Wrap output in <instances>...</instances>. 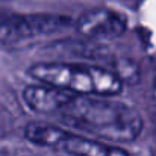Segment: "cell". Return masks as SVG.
Instances as JSON below:
<instances>
[{
    "mask_svg": "<svg viewBox=\"0 0 156 156\" xmlns=\"http://www.w3.org/2000/svg\"><path fill=\"white\" fill-rule=\"evenodd\" d=\"M58 115L80 132L118 144L135 141L144 127L135 108L108 96H76Z\"/></svg>",
    "mask_w": 156,
    "mask_h": 156,
    "instance_id": "6da1fadb",
    "label": "cell"
},
{
    "mask_svg": "<svg viewBox=\"0 0 156 156\" xmlns=\"http://www.w3.org/2000/svg\"><path fill=\"white\" fill-rule=\"evenodd\" d=\"M29 74L40 83L67 90L76 96L114 97L123 91L124 83L111 70L97 65L74 62H37L29 67Z\"/></svg>",
    "mask_w": 156,
    "mask_h": 156,
    "instance_id": "7a4b0ae2",
    "label": "cell"
},
{
    "mask_svg": "<svg viewBox=\"0 0 156 156\" xmlns=\"http://www.w3.org/2000/svg\"><path fill=\"white\" fill-rule=\"evenodd\" d=\"M24 136L37 146L59 149L71 156H129L126 150L120 147H114L96 138H87L46 123L27 124Z\"/></svg>",
    "mask_w": 156,
    "mask_h": 156,
    "instance_id": "3957f363",
    "label": "cell"
},
{
    "mask_svg": "<svg viewBox=\"0 0 156 156\" xmlns=\"http://www.w3.org/2000/svg\"><path fill=\"white\" fill-rule=\"evenodd\" d=\"M73 26V20L59 14H18L0 9V44L14 46L21 41L49 37Z\"/></svg>",
    "mask_w": 156,
    "mask_h": 156,
    "instance_id": "277c9868",
    "label": "cell"
},
{
    "mask_svg": "<svg viewBox=\"0 0 156 156\" xmlns=\"http://www.w3.org/2000/svg\"><path fill=\"white\" fill-rule=\"evenodd\" d=\"M79 35L93 40H111L121 37L127 23L123 15L108 8H93L82 12L74 21Z\"/></svg>",
    "mask_w": 156,
    "mask_h": 156,
    "instance_id": "5b68a950",
    "label": "cell"
},
{
    "mask_svg": "<svg viewBox=\"0 0 156 156\" xmlns=\"http://www.w3.org/2000/svg\"><path fill=\"white\" fill-rule=\"evenodd\" d=\"M74 97L76 94L47 83L29 85L23 90L26 106L38 114H59Z\"/></svg>",
    "mask_w": 156,
    "mask_h": 156,
    "instance_id": "8992f818",
    "label": "cell"
}]
</instances>
